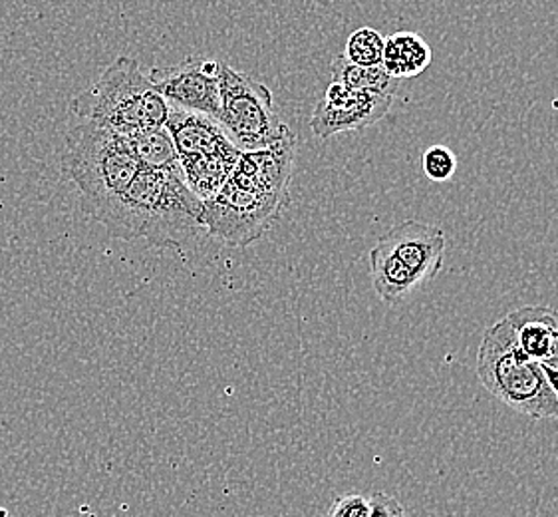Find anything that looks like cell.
Instances as JSON below:
<instances>
[{
  "mask_svg": "<svg viewBox=\"0 0 558 517\" xmlns=\"http://www.w3.org/2000/svg\"><path fill=\"white\" fill-rule=\"evenodd\" d=\"M296 137L245 152L223 188L205 202V229L236 248H246L267 233L289 203Z\"/></svg>",
  "mask_w": 558,
  "mask_h": 517,
  "instance_id": "obj_1",
  "label": "cell"
},
{
  "mask_svg": "<svg viewBox=\"0 0 558 517\" xmlns=\"http://www.w3.org/2000/svg\"><path fill=\"white\" fill-rule=\"evenodd\" d=\"M123 241L146 239L154 248H183L205 229V203L191 192L181 168L140 169L130 188L96 219Z\"/></svg>",
  "mask_w": 558,
  "mask_h": 517,
  "instance_id": "obj_2",
  "label": "cell"
},
{
  "mask_svg": "<svg viewBox=\"0 0 558 517\" xmlns=\"http://www.w3.org/2000/svg\"><path fill=\"white\" fill-rule=\"evenodd\" d=\"M72 112L86 124L130 137L168 124V101L132 57H120L89 88L72 100Z\"/></svg>",
  "mask_w": 558,
  "mask_h": 517,
  "instance_id": "obj_3",
  "label": "cell"
},
{
  "mask_svg": "<svg viewBox=\"0 0 558 517\" xmlns=\"http://www.w3.org/2000/svg\"><path fill=\"white\" fill-rule=\"evenodd\" d=\"M62 166L78 188L82 212L92 219L118 202L142 169L128 137L86 122L68 130Z\"/></svg>",
  "mask_w": 558,
  "mask_h": 517,
  "instance_id": "obj_4",
  "label": "cell"
},
{
  "mask_svg": "<svg viewBox=\"0 0 558 517\" xmlns=\"http://www.w3.org/2000/svg\"><path fill=\"white\" fill-rule=\"evenodd\" d=\"M477 378L502 405L535 420L558 418L557 396L550 390L543 364L529 359L502 316L489 326L477 352Z\"/></svg>",
  "mask_w": 558,
  "mask_h": 517,
  "instance_id": "obj_5",
  "label": "cell"
},
{
  "mask_svg": "<svg viewBox=\"0 0 558 517\" xmlns=\"http://www.w3.org/2000/svg\"><path fill=\"white\" fill-rule=\"evenodd\" d=\"M219 100L217 124L241 154L267 149L291 134L275 110L272 92L225 62L219 72Z\"/></svg>",
  "mask_w": 558,
  "mask_h": 517,
  "instance_id": "obj_6",
  "label": "cell"
},
{
  "mask_svg": "<svg viewBox=\"0 0 558 517\" xmlns=\"http://www.w3.org/2000/svg\"><path fill=\"white\" fill-rule=\"evenodd\" d=\"M219 72L221 62L191 57L178 67L156 68L149 80L168 101L181 112L202 113L217 122L219 118Z\"/></svg>",
  "mask_w": 558,
  "mask_h": 517,
  "instance_id": "obj_7",
  "label": "cell"
},
{
  "mask_svg": "<svg viewBox=\"0 0 558 517\" xmlns=\"http://www.w3.org/2000/svg\"><path fill=\"white\" fill-rule=\"evenodd\" d=\"M393 96L374 92L354 91L332 82L323 100L316 104L311 130L318 137H332L344 132H362L378 124L390 112Z\"/></svg>",
  "mask_w": 558,
  "mask_h": 517,
  "instance_id": "obj_8",
  "label": "cell"
},
{
  "mask_svg": "<svg viewBox=\"0 0 558 517\" xmlns=\"http://www.w3.org/2000/svg\"><path fill=\"white\" fill-rule=\"evenodd\" d=\"M393 257L412 269L422 281L436 279L444 267L446 233L436 226L403 221L378 241Z\"/></svg>",
  "mask_w": 558,
  "mask_h": 517,
  "instance_id": "obj_9",
  "label": "cell"
},
{
  "mask_svg": "<svg viewBox=\"0 0 558 517\" xmlns=\"http://www.w3.org/2000/svg\"><path fill=\"white\" fill-rule=\"evenodd\" d=\"M166 128L175 144L179 158L199 156L233 146L221 125L202 113L181 112L171 108Z\"/></svg>",
  "mask_w": 558,
  "mask_h": 517,
  "instance_id": "obj_10",
  "label": "cell"
},
{
  "mask_svg": "<svg viewBox=\"0 0 558 517\" xmlns=\"http://www.w3.org/2000/svg\"><path fill=\"white\" fill-rule=\"evenodd\" d=\"M239 158L241 152L235 146H229L209 154L179 158V166L187 188L205 203L223 188Z\"/></svg>",
  "mask_w": 558,
  "mask_h": 517,
  "instance_id": "obj_11",
  "label": "cell"
},
{
  "mask_svg": "<svg viewBox=\"0 0 558 517\" xmlns=\"http://www.w3.org/2000/svg\"><path fill=\"white\" fill-rule=\"evenodd\" d=\"M369 275L374 291L390 306L405 301L424 282L378 243L369 251Z\"/></svg>",
  "mask_w": 558,
  "mask_h": 517,
  "instance_id": "obj_12",
  "label": "cell"
},
{
  "mask_svg": "<svg viewBox=\"0 0 558 517\" xmlns=\"http://www.w3.org/2000/svg\"><path fill=\"white\" fill-rule=\"evenodd\" d=\"M432 48L420 34L396 33L386 38L381 67L393 80L415 79L432 64Z\"/></svg>",
  "mask_w": 558,
  "mask_h": 517,
  "instance_id": "obj_13",
  "label": "cell"
},
{
  "mask_svg": "<svg viewBox=\"0 0 558 517\" xmlns=\"http://www.w3.org/2000/svg\"><path fill=\"white\" fill-rule=\"evenodd\" d=\"M128 144L134 152L135 159L142 169L171 171L179 169V156L175 144L171 140L168 128H157L142 134L130 135Z\"/></svg>",
  "mask_w": 558,
  "mask_h": 517,
  "instance_id": "obj_14",
  "label": "cell"
},
{
  "mask_svg": "<svg viewBox=\"0 0 558 517\" xmlns=\"http://www.w3.org/2000/svg\"><path fill=\"white\" fill-rule=\"evenodd\" d=\"M332 82L344 84L354 91L374 92V94H386L393 96L398 80L391 79L381 67H357L348 62L344 57H336L332 62Z\"/></svg>",
  "mask_w": 558,
  "mask_h": 517,
  "instance_id": "obj_15",
  "label": "cell"
},
{
  "mask_svg": "<svg viewBox=\"0 0 558 517\" xmlns=\"http://www.w3.org/2000/svg\"><path fill=\"white\" fill-rule=\"evenodd\" d=\"M384 46H386V38L376 28L362 26L356 33L348 36L342 57L357 67H380Z\"/></svg>",
  "mask_w": 558,
  "mask_h": 517,
  "instance_id": "obj_16",
  "label": "cell"
},
{
  "mask_svg": "<svg viewBox=\"0 0 558 517\" xmlns=\"http://www.w3.org/2000/svg\"><path fill=\"white\" fill-rule=\"evenodd\" d=\"M422 168H424V173L429 180L441 183V181L453 178V173L458 169V158L449 147H427L424 152V158H422Z\"/></svg>",
  "mask_w": 558,
  "mask_h": 517,
  "instance_id": "obj_17",
  "label": "cell"
},
{
  "mask_svg": "<svg viewBox=\"0 0 558 517\" xmlns=\"http://www.w3.org/2000/svg\"><path fill=\"white\" fill-rule=\"evenodd\" d=\"M326 517H369V497L348 494L338 497Z\"/></svg>",
  "mask_w": 558,
  "mask_h": 517,
  "instance_id": "obj_18",
  "label": "cell"
},
{
  "mask_svg": "<svg viewBox=\"0 0 558 517\" xmlns=\"http://www.w3.org/2000/svg\"><path fill=\"white\" fill-rule=\"evenodd\" d=\"M369 517H405V509L393 495L378 492L369 497Z\"/></svg>",
  "mask_w": 558,
  "mask_h": 517,
  "instance_id": "obj_19",
  "label": "cell"
},
{
  "mask_svg": "<svg viewBox=\"0 0 558 517\" xmlns=\"http://www.w3.org/2000/svg\"><path fill=\"white\" fill-rule=\"evenodd\" d=\"M543 366H548V369H555V371H558V333L557 338H555V342H553V347H550V352H548L547 359L543 362Z\"/></svg>",
  "mask_w": 558,
  "mask_h": 517,
  "instance_id": "obj_20",
  "label": "cell"
},
{
  "mask_svg": "<svg viewBox=\"0 0 558 517\" xmlns=\"http://www.w3.org/2000/svg\"><path fill=\"white\" fill-rule=\"evenodd\" d=\"M543 371H545V376H547L548 386H550V390L553 394L557 396L558 400V371L555 369H548V366H543Z\"/></svg>",
  "mask_w": 558,
  "mask_h": 517,
  "instance_id": "obj_21",
  "label": "cell"
}]
</instances>
